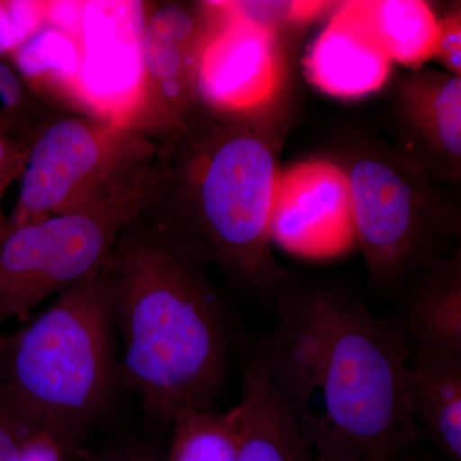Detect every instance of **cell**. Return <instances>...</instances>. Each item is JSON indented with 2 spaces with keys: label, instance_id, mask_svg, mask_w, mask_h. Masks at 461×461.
Listing matches in <instances>:
<instances>
[{
  "label": "cell",
  "instance_id": "6da1fadb",
  "mask_svg": "<svg viewBox=\"0 0 461 461\" xmlns=\"http://www.w3.org/2000/svg\"><path fill=\"white\" fill-rule=\"evenodd\" d=\"M256 355L315 456L399 461L421 439L408 397V351L362 300L295 282Z\"/></svg>",
  "mask_w": 461,
  "mask_h": 461
},
{
  "label": "cell",
  "instance_id": "7a4b0ae2",
  "mask_svg": "<svg viewBox=\"0 0 461 461\" xmlns=\"http://www.w3.org/2000/svg\"><path fill=\"white\" fill-rule=\"evenodd\" d=\"M202 105L159 139L153 199L142 218L199 266L212 264L268 304L291 285L272 251L271 206L288 111Z\"/></svg>",
  "mask_w": 461,
  "mask_h": 461
},
{
  "label": "cell",
  "instance_id": "3957f363",
  "mask_svg": "<svg viewBox=\"0 0 461 461\" xmlns=\"http://www.w3.org/2000/svg\"><path fill=\"white\" fill-rule=\"evenodd\" d=\"M202 268L141 215L102 269L120 339L118 377L162 429L213 411L226 378V320Z\"/></svg>",
  "mask_w": 461,
  "mask_h": 461
},
{
  "label": "cell",
  "instance_id": "277c9868",
  "mask_svg": "<svg viewBox=\"0 0 461 461\" xmlns=\"http://www.w3.org/2000/svg\"><path fill=\"white\" fill-rule=\"evenodd\" d=\"M113 321L102 271L58 294L44 313L0 339V393L33 429L71 453L113 399Z\"/></svg>",
  "mask_w": 461,
  "mask_h": 461
},
{
  "label": "cell",
  "instance_id": "5b68a950",
  "mask_svg": "<svg viewBox=\"0 0 461 461\" xmlns=\"http://www.w3.org/2000/svg\"><path fill=\"white\" fill-rule=\"evenodd\" d=\"M330 160L350 185L355 245L362 251L373 287L399 286L436 259L439 238L459 230V220L437 185L396 149L354 139Z\"/></svg>",
  "mask_w": 461,
  "mask_h": 461
},
{
  "label": "cell",
  "instance_id": "8992f818",
  "mask_svg": "<svg viewBox=\"0 0 461 461\" xmlns=\"http://www.w3.org/2000/svg\"><path fill=\"white\" fill-rule=\"evenodd\" d=\"M158 142L129 122L54 113L33 135L8 226L89 208L153 180Z\"/></svg>",
  "mask_w": 461,
  "mask_h": 461
},
{
  "label": "cell",
  "instance_id": "52a82bcc",
  "mask_svg": "<svg viewBox=\"0 0 461 461\" xmlns=\"http://www.w3.org/2000/svg\"><path fill=\"white\" fill-rule=\"evenodd\" d=\"M156 178L89 208L7 226L0 238V321H26L48 297L102 271L120 236L150 205Z\"/></svg>",
  "mask_w": 461,
  "mask_h": 461
},
{
  "label": "cell",
  "instance_id": "ba28073f",
  "mask_svg": "<svg viewBox=\"0 0 461 461\" xmlns=\"http://www.w3.org/2000/svg\"><path fill=\"white\" fill-rule=\"evenodd\" d=\"M141 9L140 99L129 123L157 141L204 103L203 59L227 9L224 2H147Z\"/></svg>",
  "mask_w": 461,
  "mask_h": 461
},
{
  "label": "cell",
  "instance_id": "9c48e42d",
  "mask_svg": "<svg viewBox=\"0 0 461 461\" xmlns=\"http://www.w3.org/2000/svg\"><path fill=\"white\" fill-rule=\"evenodd\" d=\"M269 230L272 241L299 256H336L353 247V200L344 171L330 159L281 168Z\"/></svg>",
  "mask_w": 461,
  "mask_h": 461
},
{
  "label": "cell",
  "instance_id": "30bf717a",
  "mask_svg": "<svg viewBox=\"0 0 461 461\" xmlns=\"http://www.w3.org/2000/svg\"><path fill=\"white\" fill-rule=\"evenodd\" d=\"M397 153L435 185L461 177V77L412 69L396 90Z\"/></svg>",
  "mask_w": 461,
  "mask_h": 461
},
{
  "label": "cell",
  "instance_id": "8fae6325",
  "mask_svg": "<svg viewBox=\"0 0 461 461\" xmlns=\"http://www.w3.org/2000/svg\"><path fill=\"white\" fill-rule=\"evenodd\" d=\"M224 5L226 18L203 59V100L233 111L263 107L282 94L278 35Z\"/></svg>",
  "mask_w": 461,
  "mask_h": 461
},
{
  "label": "cell",
  "instance_id": "7c38bea8",
  "mask_svg": "<svg viewBox=\"0 0 461 461\" xmlns=\"http://www.w3.org/2000/svg\"><path fill=\"white\" fill-rule=\"evenodd\" d=\"M305 72L317 89L339 99L363 98L381 90L393 71L353 2L344 3L330 17L309 53Z\"/></svg>",
  "mask_w": 461,
  "mask_h": 461
},
{
  "label": "cell",
  "instance_id": "4fadbf2b",
  "mask_svg": "<svg viewBox=\"0 0 461 461\" xmlns=\"http://www.w3.org/2000/svg\"><path fill=\"white\" fill-rule=\"evenodd\" d=\"M406 371L409 406L421 438L460 461L461 353L415 346Z\"/></svg>",
  "mask_w": 461,
  "mask_h": 461
},
{
  "label": "cell",
  "instance_id": "5bb4252c",
  "mask_svg": "<svg viewBox=\"0 0 461 461\" xmlns=\"http://www.w3.org/2000/svg\"><path fill=\"white\" fill-rule=\"evenodd\" d=\"M238 405L241 438L236 461H315L313 448L257 357L242 377Z\"/></svg>",
  "mask_w": 461,
  "mask_h": 461
},
{
  "label": "cell",
  "instance_id": "9a60e30c",
  "mask_svg": "<svg viewBox=\"0 0 461 461\" xmlns=\"http://www.w3.org/2000/svg\"><path fill=\"white\" fill-rule=\"evenodd\" d=\"M417 345L461 353V254L436 258L420 269L409 300Z\"/></svg>",
  "mask_w": 461,
  "mask_h": 461
},
{
  "label": "cell",
  "instance_id": "2e32d148",
  "mask_svg": "<svg viewBox=\"0 0 461 461\" xmlns=\"http://www.w3.org/2000/svg\"><path fill=\"white\" fill-rule=\"evenodd\" d=\"M381 50L393 62L418 69L436 58L438 18L420 0L353 2Z\"/></svg>",
  "mask_w": 461,
  "mask_h": 461
},
{
  "label": "cell",
  "instance_id": "e0dca14e",
  "mask_svg": "<svg viewBox=\"0 0 461 461\" xmlns=\"http://www.w3.org/2000/svg\"><path fill=\"white\" fill-rule=\"evenodd\" d=\"M240 408L194 411L172 424L166 461H236L241 438Z\"/></svg>",
  "mask_w": 461,
  "mask_h": 461
},
{
  "label": "cell",
  "instance_id": "ac0fdd59",
  "mask_svg": "<svg viewBox=\"0 0 461 461\" xmlns=\"http://www.w3.org/2000/svg\"><path fill=\"white\" fill-rule=\"evenodd\" d=\"M54 113L16 67L0 60V133L33 131Z\"/></svg>",
  "mask_w": 461,
  "mask_h": 461
},
{
  "label": "cell",
  "instance_id": "d6986e66",
  "mask_svg": "<svg viewBox=\"0 0 461 461\" xmlns=\"http://www.w3.org/2000/svg\"><path fill=\"white\" fill-rule=\"evenodd\" d=\"M230 7L251 23L271 30L276 35L282 27L302 25L320 16L330 7L323 2H230Z\"/></svg>",
  "mask_w": 461,
  "mask_h": 461
},
{
  "label": "cell",
  "instance_id": "ffe728a7",
  "mask_svg": "<svg viewBox=\"0 0 461 461\" xmlns=\"http://www.w3.org/2000/svg\"><path fill=\"white\" fill-rule=\"evenodd\" d=\"M44 5L38 2H0V60L18 50L38 29Z\"/></svg>",
  "mask_w": 461,
  "mask_h": 461
},
{
  "label": "cell",
  "instance_id": "44dd1931",
  "mask_svg": "<svg viewBox=\"0 0 461 461\" xmlns=\"http://www.w3.org/2000/svg\"><path fill=\"white\" fill-rule=\"evenodd\" d=\"M71 455L83 461H163L157 448L139 437H118L98 446H76Z\"/></svg>",
  "mask_w": 461,
  "mask_h": 461
},
{
  "label": "cell",
  "instance_id": "7402d4cb",
  "mask_svg": "<svg viewBox=\"0 0 461 461\" xmlns=\"http://www.w3.org/2000/svg\"><path fill=\"white\" fill-rule=\"evenodd\" d=\"M38 129L23 133H0V238L8 226V220L2 211L3 195L9 185L20 178Z\"/></svg>",
  "mask_w": 461,
  "mask_h": 461
},
{
  "label": "cell",
  "instance_id": "603a6c76",
  "mask_svg": "<svg viewBox=\"0 0 461 461\" xmlns=\"http://www.w3.org/2000/svg\"><path fill=\"white\" fill-rule=\"evenodd\" d=\"M33 429L0 393V461H17Z\"/></svg>",
  "mask_w": 461,
  "mask_h": 461
},
{
  "label": "cell",
  "instance_id": "cb8c5ba5",
  "mask_svg": "<svg viewBox=\"0 0 461 461\" xmlns=\"http://www.w3.org/2000/svg\"><path fill=\"white\" fill-rule=\"evenodd\" d=\"M438 45L437 59L450 75L461 76V14L454 9L445 17L438 18Z\"/></svg>",
  "mask_w": 461,
  "mask_h": 461
},
{
  "label": "cell",
  "instance_id": "d4e9b609",
  "mask_svg": "<svg viewBox=\"0 0 461 461\" xmlns=\"http://www.w3.org/2000/svg\"><path fill=\"white\" fill-rule=\"evenodd\" d=\"M67 446L48 432L33 433L23 446L17 461H71Z\"/></svg>",
  "mask_w": 461,
  "mask_h": 461
},
{
  "label": "cell",
  "instance_id": "484cf974",
  "mask_svg": "<svg viewBox=\"0 0 461 461\" xmlns=\"http://www.w3.org/2000/svg\"><path fill=\"white\" fill-rule=\"evenodd\" d=\"M399 461H432V460L418 459V457L409 456V455L406 454L405 456H402V459H400Z\"/></svg>",
  "mask_w": 461,
  "mask_h": 461
},
{
  "label": "cell",
  "instance_id": "4316f807",
  "mask_svg": "<svg viewBox=\"0 0 461 461\" xmlns=\"http://www.w3.org/2000/svg\"><path fill=\"white\" fill-rule=\"evenodd\" d=\"M315 461H338V460H332V459H329V457H323V456H315Z\"/></svg>",
  "mask_w": 461,
  "mask_h": 461
}]
</instances>
